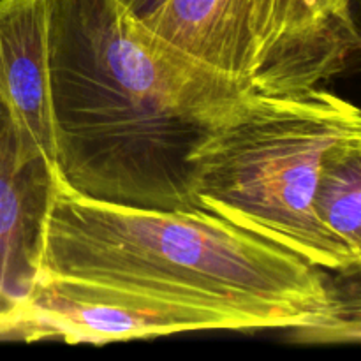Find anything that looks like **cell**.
<instances>
[{"instance_id": "obj_1", "label": "cell", "mask_w": 361, "mask_h": 361, "mask_svg": "<svg viewBox=\"0 0 361 361\" xmlns=\"http://www.w3.org/2000/svg\"><path fill=\"white\" fill-rule=\"evenodd\" d=\"M56 173L76 194L200 210L187 157L254 90L169 48L118 0H49Z\"/></svg>"}, {"instance_id": "obj_2", "label": "cell", "mask_w": 361, "mask_h": 361, "mask_svg": "<svg viewBox=\"0 0 361 361\" xmlns=\"http://www.w3.org/2000/svg\"><path fill=\"white\" fill-rule=\"evenodd\" d=\"M214 310L245 331L312 326L330 312L328 271L204 210L90 200L56 178L41 274Z\"/></svg>"}, {"instance_id": "obj_3", "label": "cell", "mask_w": 361, "mask_h": 361, "mask_svg": "<svg viewBox=\"0 0 361 361\" xmlns=\"http://www.w3.org/2000/svg\"><path fill=\"white\" fill-rule=\"evenodd\" d=\"M356 133L361 109L324 88L252 90L187 157L197 208L331 274L355 270L314 197L324 152Z\"/></svg>"}, {"instance_id": "obj_4", "label": "cell", "mask_w": 361, "mask_h": 361, "mask_svg": "<svg viewBox=\"0 0 361 361\" xmlns=\"http://www.w3.org/2000/svg\"><path fill=\"white\" fill-rule=\"evenodd\" d=\"M203 330H243L235 317L81 279L39 275L28 302L7 321V338L108 344Z\"/></svg>"}, {"instance_id": "obj_5", "label": "cell", "mask_w": 361, "mask_h": 361, "mask_svg": "<svg viewBox=\"0 0 361 361\" xmlns=\"http://www.w3.org/2000/svg\"><path fill=\"white\" fill-rule=\"evenodd\" d=\"M56 178L0 97V338L39 281Z\"/></svg>"}, {"instance_id": "obj_6", "label": "cell", "mask_w": 361, "mask_h": 361, "mask_svg": "<svg viewBox=\"0 0 361 361\" xmlns=\"http://www.w3.org/2000/svg\"><path fill=\"white\" fill-rule=\"evenodd\" d=\"M279 0H166L143 21L169 48L250 81L277 39Z\"/></svg>"}, {"instance_id": "obj_7", "label": "cell", "mask_w": 361, "mask_h": 361, "mask_svg": "<svg viewBox=\"0 0 361 361\" xmlns=\"http://www.w3.org/2000/svg\"><path fill=\"white\" fill-rule=\"evenodd\" d=\"M49 0H0V97L14 122L56 168Z\"/></svg>"}, {"instance_id": "obj_8", "label": "cell", "mask_w": 361, "mask_h": 361, "mask_svg": "<svg viewBox=\"0 0 361 361\" xmlns=\"http://www.w3.org/2000/svg\"><path fill=\"white\" fill-rule=\"evenodd\" d=\"M314 208L324 228L361 268V133L342 137L323 155Z\"/></svg>"}, {"instance_id": "obj_9", "label": "cell", "mask_w": 361, "mask_h": 361, "mask_svg": "<svg viewBox=\"0 0 361 361\" xmlns=\"http://www.w3.org/2000/svg\"><path fill=\"white\" fill-rule=\"evenodd\" d=\"M330 312L312 326L291 328L289 338L296 344H361V268L328 271Z\"/></svg>"}, {"instance_id": "obj_10", "label": "cell", "mask_w": 361, "mask_h": 361, "mask_svg": "<svg viewBox=\"0 0 361 361\" xmlns=\"http://www.w3.org/2000/svg\"><path fill=\"white\" fill-rule=\"evenodd\" d=\"M345 11H348V0H279L275 42L307 34Z\"/></svg>"}, {"instance_id": "obj_11", "label": "cell", "mask_w": 361, "mask_h": 361, "mask_svg": "<svg viewBox=\"0 0 361 361\" xmlns=\"http://www.w3.org/2000/svg\"><path fill=\"white\" fill-rule=\"evenodd\" d=\"M134 18L147 21L166 4V0H118Z\"/></svg>"}, {"instance_id": "obj_12", "label": "cell", "mask_w": 361, "mask_h": 361, "mask_svg": "<svg viewBox=\"0 0 361 361\" xmlns=\"http://www.w3.org/2000/svg\"><path fill=\"white\" fill-rule=\"evenodd\" d=\"M348 14L361 42V0H348Z\"/></svg>"}]
</instances>
